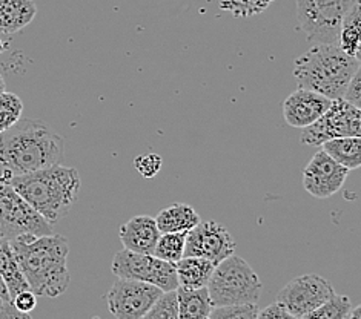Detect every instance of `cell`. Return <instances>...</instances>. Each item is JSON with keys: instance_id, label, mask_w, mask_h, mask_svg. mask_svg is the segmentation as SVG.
I'll use <instances>...</instances> for the list:
<instances>
[{"instance_id": "6da1fadb", "label": "cell", "mask_w": 361, "mask_h": 319, "mask_svg": "<svg viewBox=\"0 0 361 319\" xmlns=\"http://www.w3.org/2000/svg\"><path fill=\"white\" fill-rule=\"evenodd\" d=\"M30 290L37 296L57 298L70 287V243L62 235L23 234L10 239Z\"/></svg>"}, {"instance_id": "7a4b0ae2", "label": "cell", "mask_w": 361, "mask_h": 319, "mask_svg": "<svg viewBox=\"0 0 361 319\" xmlns=\"http://www.w3.org/2000/svg\"><path fill=\"white\" fill-rule=\"evenodd\" d=\"M65 140L42 120L20 118L0 134V175L14 177L62 161Z\"/></svg>"}, {"instance_id": "3957f363", "label": "cell", "mask_w": 361, "mask_h": 319, "mask_svg": "<svg viewBox=\"0 0 361 319\" xmlns=\"http://www.w3.org/2000/svg\"><path fill=\"white\" fill-rule=\"evenodd\" d=\"M4 178L49 224H57L70 213L82 187L77 169L62 166L60 163L23 175Z\"/></svg>"}, {"instance_id": "277c9868", "label": "cell", "mask_w": 361, "mask_h": 319, "mask_svg": "<svg viewBox=\"0 0 361 319\" xmlns=\"http://www.w3.org/2000/svg\"><path fill=\"white\" fill-rule=\"evenodd\" d=\"M360 70V58L346 54L337 43H315L294 63L298 88L314 91L331 100L343 97L352 75Z\"/></svg>"}, {"instance_id": "5b68a950", "label": "cell", "mask_w": 361, "mask_h": 319, "mask_svg": "<svg viewBox=\"0 0 361 319\" xmlns=\"http://www.w3.org/2000/svg\"><path fill=\"white\" fill-rule=\"evenodd\" d=\"M206 289L212 307L247 304L260 299L263 282L243 258L232 254L216 265Z\"/></svg>"}, {"instance_id": "8992f818", "label": "cell", "mask_w": 361, "mask_h": 319, "mask_svg": "<svg viewBox=\"0 0 361 319\" xmlns=\"http://www.w3.org/2000/svg\"><path fill=\"white\" fill-rule=\"evenodd\" d=\"M358 0H297L298 25L307 40L338 43L343 17Z\"/></svg>"}, {"instance_id": "52a82bcc", "label": "cell", "mask_w": 361, "mask_h": 319, "mask_svg": "<svg viewBox=\"0 0 361 319\" xmlns=\"http://www.w3.org/2000/svg\"><path fill=\"white\" fill-rule=\"evenodd\" d=\"M23 234L49 235L53 234V224L0 177V237L13 239Z\"/></svg>"}, {"instance_id": "ba28073f", "label": "cell", "mask_w": 361, "mask_h": 319, "mask_svg": "<svg viewBox=\"0 0 361 319\" xmlns=\"http://www.w3.org/2000/svg\"><path fill=\"white\" fill-rule=\"evenodd\" d=\"M114 277L149 282L161 292L178 287L176 263H169L154 255L137 254L123 249L117 252L111 264Z\"/></svg>"}, {"instance_id": "9c48e42d", "label": "cell", "mask_w": 361, "mask_h": 319, "mask_svg": "<svg viewBox=\"0 0 361 319\" xmlns=\"http://www.w3.org/2000/svg\"><path fill=\"white\" fill-rule=\"evenodd\" d=\"M361 135L360 108L345 99H334L324 114L312 125L302 129V143L322 146L324 142L338 137Z\"/></svg>"}, {"instance_id": "30bf717a", "label": "cell", "mask_w": 361, "mask_h": 319, "mask_svg": "<svg viewBox=\"0 0 361 319\" xmlns=\"http://www.w3.org/2000/svg\"><path fill=\"white\" fill-rule=\"evenodd\" d=\"M161 290L149 282L117 278L106 293L109 313L117 319H140L156 303Z\"/></svg>"}, {"instance_id": "8fae6325", "label": "cell", "mask_w": 361, "mask_h": 319, "mask_svg": "<svg viewBox=\"0 0 361 319\" xmlns=\"http://www.w3.org/2000/svg\"><path fill=\"white\" fill-rule=\"evenodd\" d=\"M334 293L332 284L328 280L318 275H302L289 281L279 292L277 301L285 304L294 318H306Z\"/></svg>"}, {"instance_id": "7c38bea8", "label": "cell", "mask_w": 361, "mask_h": 319, "mask_svg": "<svg viewBox=\"0 0 361 319\" xmlns=\"http://www.w3.org/2000/svg\"><path fill=\"white\" fill-rule=\"evenodd\" d=\"M234 250V238L217 221H200L186 234L185 256H202L219 264Z\"/></svg>"}, {"instance_id": "4fadbf2b", "label": "cell", "mask_w": 361, "mask_h": 319, "mask_svg": "<svg viewBox=\"0 0 361 319\" xmlns=\"http://www.w3.org/2000/svg\"><path fill=\"white\" fill-rule=\"evenodd\" d=\"M349 169L338 165L323 149L318 151L303 170V186L315 198H329L345 184Z\"/></svg>"}, {"instance_id": "5bb4252c", "label": "cell", "mask_w": 361, "mask_h": 319, "mask_svg": "<svg viewBox=\"0 0 361 319\" xmlns=\"http://www.w3.org/2000/svg\"><path fill=\"white\" fill-rule=\"evenodd\" d=\"M331 99L314 91L298 88L283 103V117L292 127L303 129L320 118L329 108Z\"/></svg>"}, {"instance_id": "9a60e30c", "label": "cell", "mask_w": 361, "mask_h": 319, "mask_svg": "<svg viewBox=\"0 0 361 319\" xmlns=\"http://www.w3.org/2000/svg\"><path fill=\"white\" fill-rule=\"evenodd\" d=\"M118 237L125 249L137 254L152 255L160 237V230L156 224V218L139 215L120 226Z\"/></svg>"}, {"instance_id": "2e32d148", "label": "cell", "mask_w": 361, "mask_h": 319, "mask_svg": "<svg viewBox=\"0 0 361 319\" xmlns=\"http://www.w3.org/2000/svg\"><path fill=\"white\" fill-rule=\"evenodd\" d=\"M36 14L32 0H0V36H13L27 28Z\"/></svg>"}, {"instance_id": "e0dca14e", "label": "cell", "mask_w": 361, "mask_h": 319, "mask_svg": "<svg viewBox=\"0 0 361 319\" xmlns=\"http://www.w3.org/2000/svg\"><path fill=\"white\" fill-rule=\"evenodd\" d=\"M216 263H212L202 256H183L176 263L177 280L180 287L200 289L206 287L211 275L216 269Z\"/></svg>"}, {"instance_id": "ac0fdd59", "label": "cell", "mask_w": 361, "mask_h": 319, "mask_svg": "<svg viewBox=\"0 0 361 319\" xmlns=\"http://www.w3.org/2000/svg\"><path fill=\"white\" fill-rule=\"evenodd\" d=\"M200 215L189 204L176 203L159 212L156 217V224L160 234L168 232H189L195 224H199Z\"/></svg>"}, {"instance_id": "d6986e66", "label": "cell", "mask_w": 361, "mask_h": 319, "mask_svg": "<svg viewBox=\"0 0 361 319\" xmlns=\"http://www.w3.org/2000/svg\"><path fill=\"white\" fill-rule=\"evenodd\" d=\"M0 277H2L8 289L10 299H13L17 293L30 289L27 278H25L20 265L16 260L10 239L4 237H0Z\"/></svg>"}, {"instance_id": "ffe728a7", "label": "cell", "mask_w": 361, "mask_h": 319, "mask_svg": "<svg viewBox=\"0 0 361 319\" xmlns=\"http://www.w3.org/2000/svg\"><path fill=\"white\" fill-rule=\"evenodd\" d=\"M178 319H206L209 318L212 303L208 289H186L177 287Z\"/></svg>"}, {"instance_id": "44dd1931", "label": "cell", "mask_w": 361, "mask_h": 319, "mask_svg": "<svg viewBox=\"0 0 361 319\" xmlns=\"http://www.w3.org/2000/svg\"><path fill=\"white\" fill-rule=\"evenodd\" d=\"M323 151L349 170L361 166V137H338L322 144Z\"/></svg>"}, {"instance_id": "7402d4cb", "label": "cell", "mask_w": 361, "mask_h": 319, "mask_svg": "<svg viewBox=\"0 0 361 319\" xmlns=\"http://www.w3.org/2000/svg\"><path fill=\"white\" fill-rule=\"evenodd\" d=\"M361 20H360V0L350 8L343 17L340 32H338V43L337 45L345 51L346 54L360 58V48H361Z\"/></svg>"}, {"instance_id": "603a6c76", "label": "cell", "mask_w": 361, "mask_h": 319, "mask_svg": "<svg viewBox=\"0 0 361 319\" xmlns=\"http://www.w3.org/2000/svg\"><path fill=\"white\" fill-rule=\"evenodd\" d=\"M188 232H168L160 234L152 255L169 263H177L185 256V243Z\"/></svg>"}, {"instance_id": "cb8c5ba5", "label": "cell", "mask_w": 361, "mask_h": 319, "mask_svg": "<svg viewBox=\"0 0 361 319\" xmlns=\"http://www.w3.org/2000/svg\"><path fill=\"white\" fill-rule=\"evenodd\" d=\"M350 310V299L345 295L334 293L329 299H326L320 307L315 308L305 319H349Z\"/></svg>"}, {"instance_id": "d4e9b609", "label": "cell", "mask_w": 361, "mask_h": 319, "mask_svg": "<svg viewBox=\"0 0 361 319\" xmlns=\"http://www.w3.org/2000/svg\"><path fill=\"white\" fill-rule=\"evenodd\" d=\"M23 103L19 96L4 91L0 94V134L22 118Z\"/></svg>"}, {"instance_id": "484cf974", "label": "cell", "mask_w": 361, "mask_h": 319, "mask_svg": "<svg viewBox=\"0 0 361 319\" xmlns=\"http://www.w3.org/2000/svg\"><path fill=\"white\" fill-rule=\"evenodd\" d=\"M272 2L274 0H220V10L245 19L263 13Z\"/></svg>"}, {"instance_id": "4316f807", "label": "cell", "mask_w": 361, "mask_h": 319, "mask_svg": "<svg viewBox=\"0 0 361 319\" xmlns=\"http://www.w3.org/2000/svg\"><path fill=\"white\" fill-rule=\"evenodd\" d=\"M146 319H177L178 318V299L176 290L161 292L156 303L145 315Z\"/></svg>"}, {"instance_id": "83f0119b", "label": "cell", "mask_w": 361, "mask_h": 319, "mask_svg": "<svg viewBox=\"0 0 361 319\" xmlns=\"http://www.w3.org/2000/svg\"><path fill=\"white\" fill-rule=\"evenodd\" d=\"M259 306L257 303L247 304H232L212 307L209 318L212 319H255L259 315Z\"/></svg>"}, {"instance_id": "f1b7e54d", "label": "cell", "mask_w": 361, "mask_h": 319, "mask_svg": "<svg viewBox=\"0 0 361 319\" xmlns=\"http://www.w3.org/2000/svg\"><path fill=\"white\" fill-rule=\"evenodd\" d=\"M161 165L163 163H161L160 155L152 154V152L139 155V157H135V160H134V166L143 178L156 177L161 169Z\"/></svg>"}, {"instance_id": "f546056e", "label": "cell", "mask_w": 361, "mask_h": 319, "mask_svg": "<svg viewBox=\"0 0 361 319\" xmlns=\"http://www.w3.org/2000/svg\"><path fill=\"white\" fill-rule=\"evenodd\" d=\"M13 306L22 313L30 315L34 308L37 307V295L32 290H23L11 299Z\"/></svg>"}, {"instance_id": "4dcf8cb0", "label": "cell", "mask_w": 361, "mask_h": 319, "mask_svg": "<svg viewBox=\"0 0 361 319\" xmlns=\"http://www.w3.org/2000/svg\"><path fill=\"white\" fill-rule=\"evenodd\" d=\"M360 80H361V70H358L354 75H352V79L348 83L341 97L357 108L361 106V82Z\"/></svg>"}, {"instance_id": "1f68e13d", "label": "cell", "mask_w": 361, "mask_h": 319, "mask_svg": "<svg viewBox=\"0 0 361 319\" xmlns=\"http://www.w3.org/2000/svg\"><path fill=\"white\" fill-rule=\"evenodd\" d=\"M257 318L263 319V318H294V316L290 315V312L286 308L285 304H281L280 301H275V303L264 307L263 310H259Z\"/></svg>"}, {"instance_id": "d6a6232c", "label": "cell", "mask_w": 361, "mask_h": 319, "mask_svg": "<svg viewBox=\"0 0 361 319\" xmlns=\"http://www.w3.org/2000/svg\"><path fill=\"white\" fill-rule=\"evenodd\" d=\"M349 319H361V307H352L350 313H349Z\"/></svg>"}, {"instance_id": "836d02e7", "label": "cell", "mask_w": 361, "mask_h": 319, "mask_svg": "<svg viewBox=\"0 0 361 319\" xmlns=\"http://www.w3.org/2000/svg\"><path fill=\"white\" fill-rule=\"evenodd\" d=\"M4 91H5V80H4L2 74H0V94H2Z\"/></svg>"}, {"instance_id": "e575fe53", "label": "cell", "mask_w": 361, "mask_h": 319, "mask_svg": "<svg viewBox=\"0 0 361 319\" xmlns=\"http://www.w3.org/2000/svg\"><path fill=\"white\" fill-rule=\"evenodd\" d=\"M5 51V43L2 42V39H0V54H2Z\"/></svg>"}, {"instance_id": "d590c367", "label": "cell", "mask_w": 361, "mask_h": 319, "mask_svg": "<svg viewBox=\"0 0 361 319\" xmlns=\"http://www.w3.org/2000/svg\"><path fill=\"white\" fill-rule=\"evenodd\" d=\"M4 303H5V301H4L2 298H0V310H2V307H4Z\"/></svg>"}]
</instances>
